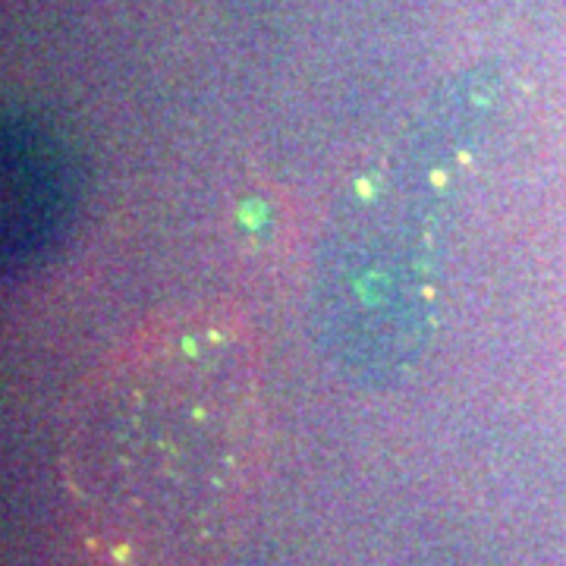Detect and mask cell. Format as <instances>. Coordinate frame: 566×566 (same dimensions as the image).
<instances>
[{"mask_svg":"<svg viewBox=\"0 0 566 566\" xmlns=\"http://www.w3.org/2000/svg\"><path fill=\"white\" fill-rule=\"evenodd\" d=\"M82 170L66 139L17 120L3 136V255L13 271L44 262L70 233Z\"/></svg>","mask_w":566,"mask_h":566,"instance_id":"7a4b0ae2","label":"cell"},{"mask_svg":"<svg viewBox=\"0 0 566 566\" xmlns=\"http://www.w3.org/2000/svg\"><path fill=\"white\" fill-rule=\"evenodd\" d=\"M479 136L419 126L346 189L315 268V331L359 385H394L434 334L441 255L457 180Z\"/></svg>","mask_w":566,"mask_h":566,"instance_id":"6da1fadb","label":"cell"}]
</instances>
